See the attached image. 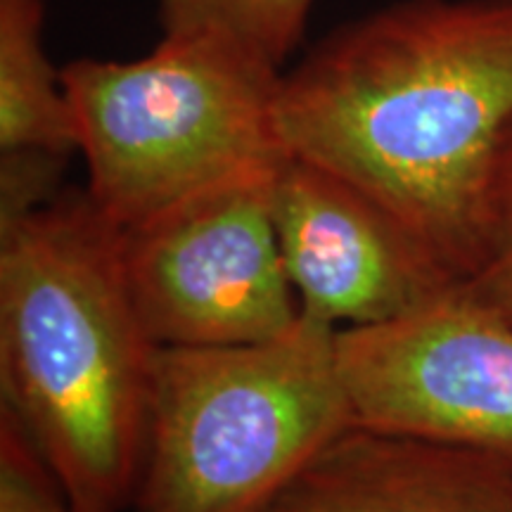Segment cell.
<instances>
[{
    "label": "cell",
    "instance_id": "cell-1",
    "mask_svg": "<svg viewBox=\"0 0 512 512\" xmlns=\"http://www.w3.org/2000/svg\"><path fill=\"white\" fill-rule=\"evenodd\" d=\"M512 119V0H399L325 36L278 102L290 157L368 192L451 283L477 264L486 169Z\"/></svg>",
    "mask_w": 512,
    "mask_h": 512
},
{
    "label": "cell",
    "instance_id": "cell-2",
    "mask_svg": "<svg viewBox=\"0 0 512 512\" xmlns=\"http://www.w3.org/2000/svg\"><path fill=\"white\" fill-rule=\"evenodd\" d=\"M157 349L119 226L88 190L0 226V408L55 467L74 512L133 505Z\"/></svg>",
    "mask_w": 512,
    "mask_h": 512
},
{
    "label": "cell",
    "instance_id": "cell-3",
    "mask_svg": "<svg viewBox=\"0 0 512 512\" xmlns=\"http://www.w3.org/2000/svg\"><path fill=\"white\" fill-rule=\"evenodd\" d=\"M339 328L304 313L238 347H159L136 512H264L356 425Z\"/></svg>",
    "mask_w": 512,
    "mask_h": 512
},
{
    "label": "cell",
    "instance_id": "cell-4",
    "mask_svg": "<svg viewBox=\"0 0 512 512\" xmlns=\"http://www.w3.org/2000/svg\"><path fill=\"white\" fill-rule=\"evenodd\" d=\"M60 74L86 190L119 228L290 159L278 124L285 74L221 34H164L140 60L83 57Z\"/></svg>",
    "mask_w": 512,
    "mask_h": 512
},
{
    "label": "cell",
    "instance_id": "cell-5",
    "mask_svg": "<svg viewBox=\"0 0 512 512\" xmlns=\"http://www.w3.org/2000/svg\"><path fill=\"white\" fill-rule=\"evenodd\" d=\"M275 171L252 174L119 228L138 316L157 347H238L302 316L273 221Z\"/></svg>",
    "mask_w": 512,
    "mask_h": 512
},
{
    "label": "cell",
    "instance_id": "cell-6",
    "mask_svg": "<svg viewBox=\"0 0 512 512\" xmlns=\"http://www.w3.org/2000/svg\"><path fill=\"white\" fill-rule=\"evenodd\" d=\"M356 425L467 448L512 470V323L446 287L406 316L339 328Z\"/></svg>",
    "mask_w": 512,
    "mask_h": 512
},
{
    "label": "cell",
    "instance_id": "cell-7",
    "mask_svg": "<svg viewBox=\"0 0 512 512\" xmlns=\"http://www.w3.org/2000/svg\"><path fill=\"white\" fill-rule=\"evenodd\" d=\"M273 221L299 306L337 328L389 323L456 285L368 192L304 159L275 174Z\"/></svg>",
    "mask_w": 512,
    "mask_h": 512
},
{
    "label": "cell",
    "instance_id": "cell-8",
    "mask_svg": "<svg viewBox=\"0 0 512 512\" xmlns=\"http://www.w3.org/2000/svg\"><path fill=\"white\" fill-rule=\"evenodd\" d=\"M264 512H512V470L467 448L354 425Z\"/></svg>",
    "mask_w": 512,
    "mask_h": 512
},
{
    "label": "cell",
    "instance_id": "cell-9",
    "mask_svg": "<svg viewBox=\"0 0 512 512\" xmlns=\"http://www.w3.org/2000/svg\"><path fill=\"white\" fill-rule=\"evenodd\" d=\"M43 0H0V152L79 150L72 102L43 50Z\"/></svg>",
    "mask_w": 512,
    "mask_h": 512
},
{
    "label": "cell",
    "instance_id": "cell-10",
    "mask_svg": "<svg viewBox=\"0 0 512 512\" xmlns=\"http://www.w3.org/2000/svg\"><path fill=\"white\" fill-rule=\"evenodd\" d=\"M313 0H159L164 34L211 31L268 62H283L302 41Z\"/></svg>",
    "mask_w": 512,
    "mask_h": 512
},
{
    "label": "cell",
    "instance_id": "cell-11",
    "mask_svg": "<svg viewBox=\"0 0 512 512\" xmlns=\"http://www.w3.org/2000/svg\"><path fill=\"white\" fill-rule=\"evenodd\" d=\"M458 287L472 302L512 323V119L486 169L477 264Z\"/></svg>",
    "mask_w": 512,
    "mask_h": 512
},
{
    "label": "cell",
    "instance_id": "cell-12",
    "mask_svg": "<svg viewBox=\"0 0 512 512\" xmlns=\"http://www.w3.org/2000/svg\"><path fill=\"white\" fill-rule=\"evenodd\" d=\"M0 512H74L55 467L5 408H0Z\"/></svg>",
    "mask_w": 512,
    "mask_h": 512
},
{
    "label": "cell",
    "instance_id": "cell-13",
    "mask_svg": "<svg viewBox=\"0 0 512 512\" xmlns=\"http://www.w3.org/2000/svg\"><path fill=\"white\" fill-rule=\"evenodd\" d=\"M67 157L48 150L0 152V226L46 207L60 195Z\"/></svg>",
    "mask_w": 512,
    "mask_h": 512
}]
</instances>
